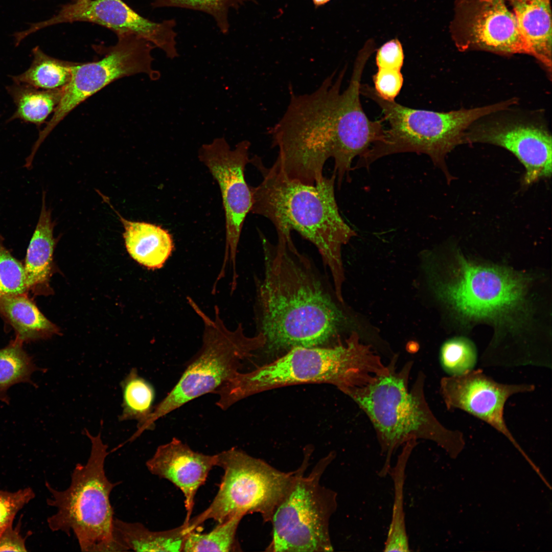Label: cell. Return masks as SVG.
<instances>
[{
	"instance_id": "6da1fadb",
	"label": "cell",
	"mask_w": 552,
	"mask_h": 552,
	"mask_svg": "<svg viewBox=\"0 0 552 552\" xmlns=\"http://www.w3.org/2000/svg\"><path fill=\"white\" fill-rule=\"evenodd\" d=\"M264 273L257 281L255 317L269 355L297 347L334 346L352 318L334 286L293 241L262 237Z\"/></svg>"
},
{
	"instance_id": "7a4b0ae2",
	"label": "cell",
	"mask_w": 552,
	"mask_h": 552,
	"mask_svg": "<svg viewBox=\"0 0 552 552\" xmlns=\"http://www.w3.org/2000/svg\"><path fill=\"white\" fill-rule=\"evenodd\" d=\"M250 163L258 170L262 180L250 187V212L268 219L274 225L278 239L292 240L297 232L318 250L329 269L336 293L343 298L344 273L341 249L356 232L342 219L335 194L336 175L313 185L289 179L271 167H267L255 155Z\"/></svg>"
},
{
	"instance_id": "3957f363",
	"label": "cell",
	"mask_w": 552,
	"mask_h": 552,
	"mask_svg": "<svg viewBox=\"0 0 552 552\" xmlns=\"http://www.w3.org/2000/svg\"><path fill=\"white\" fill-rule=\"evenodd\" d=\"M387 371L372 346L353 331L334 346L294 348L253 371L237 373L218 390V403L226 409L251 395L304 383L331 384L347 395Z\"/></svg>"
},
{
	"instance_id": "277c9868",
	"label": "cell",
	"mask_w": 552,
	"mask_h": 552,
	"mask_svg": "<svg viewBox=\"0 0 552 552\" xmlns=\"http://www.w3.org/2000/svg\"><path fill=\"white\" fill-rule=\"evenodd\" d=\"M396 361L392 360L386 373L348 394L366 414L375 429L385 456L378 473L381 477L389 474L394 452L408 441H431L450 453L456 452L463 444L462 433L445 428L430 409L424 393L423 374H419L409 389L412 363L408 362L397 370Z\"/></svg>"
},
{
	"instance_id": "5b68a950",
	"label": "cell",
	"mask_w": 552,
	"mask_h": 552,
	"mask_svg": "<svg viewBox=\"0 0 552 552\" xmlns=\"http://www.w3.org/2000/svg\"><path fill=\"white\" fill-rule=\"evenodd\" d=\"M346 66L335 71L310 94L290 88L282 118L269 130L278 155L271 166L287 178L313 185L324 178L326 162L334 154L337 106Z\"/></svg>"
},
{
	"instance_id": "8992f818",
	"label": "cell",
	"mask_w": 552,
	"mask_h": 552,
	"mask_svg": "<svg viewBox=\"0 0 552 552\" xmlns=\"http://www.w3.org/2000/svg\"><path fill=\"white\" fill-rule=\"evenodd\" d=\"M360 94L372 100L381 109L389 125L382 138L359 156L354 169L369 168L379 158L391 154L415 152L428 155L444 174L448 183L454 179L446 157L455 147L464 143L466 130L486 116L509 108L505 100L492 105L449 112L416 109L382 99L374 87L361 84Z\"/></svg>"
},
{
	"instance_id": "52a82bcc",
	"label": "cell",
	"mask_w": 552,
	"mask_h": 552,
	"mask_svg": "<svg viewBox=\"0 0 552 552\" xmlns=\"http://www.w3.org/2000/svg\"><path fill=\"white\" fill-rule=\"evenodd\" d=\"M91 450L85 464L78 463L71 474L69 487L56 490L45 482L51 494L47 504L56 512L47 519L53 532L76 537L85 552L121 551L114 536V512L110 501L112 490L120 482L110 481L104 465L109 452L101 434L94 436L85 430Z\"/></svg>"
},
{
	"instance_id": "ba28073f",
	"label": "cell",
	"mask_w": 552,
	"mask_h": 552,
	"mask_svg": "<svg viewBox=\"0 0 552 552\" xmlns=\"http://www.w3.org/2000/svg\"><path fill=\"white\" fill-rule=\"evenodd\" d=\"M454 254L445 274L426 270L437 298L462 320L517 325L515 317L526 308L527 278L501 266L474 263L458 250Z\"/></svg>"
},
{
	"instance_id": "9c48e42d",
	"label": "cell",
	"mask_w": 552,
	"mask_h": 552,
	"mask_svg": "<svg viewBox=\"0 0 552 552\" xmlns=\"http://www.w3.org/2000/svg\"><path fill=\"white\" fill-rule=\"evenodd\" d=\"M189 304L204 325L202 346L171 390L153 410L144 425L152 429L159 419L189 401L219 388L240 372L243 363L260 351L265 343L260 333L247 336L240 323L234 330L227 329L215 307L214 318L207 316L190 297Z\"/></svg>"
},
{
	"instance_id": "30bf717a",
	"label": "cell",
	"mask_w": 552,
	"mask_h": 552,
	"mask_svg": "<svg viewBox=\"0 0 552 552\" xmlns=\"http://www.w3.org/2000/svg\"><path fill=\"white\" fill-rule=\"evenodd\" d=\"M311 453H305L270 522L272 539L266 550L274 552L333 551L330 519L337 508L336 492L323 486L321 478L335 457L330 453L320 459L305 475Z\"/></svg>"
},
{
	"instance_id": "8fae6325",
	"label": "cell",
	"mask_w": 552,
	"mask_h": 552,
	"mask_svg": "<svg viewBox=\"0 0 552 552\" xmlns=\"http://www.w3.org/2000/svg\"><path fill=\"white\" fill-rule=\"evenodd\" d=\"M216 455V466L224 471L219 489L209 507L189 520L191 528L194 531L208 519L219 524L236 515L255 513L264 522H270L295 470L281 471L235 448Z\"/></svg>"
},
{
	"instance_id": "7c38bea8",
	"label": "cell",
	"mask_w": 552,
	"mask_h": 552,
	"mask_svg": "<svg viewBox=\"0 0 552 552\" xmlns=\"http://www.w3.org/2000/svg\"><path fill=\"white\" fill-rule=\"evenodd\" d=\"M118 41L108 47L94 45L101 51V59L77 63L72 69L71 78L64 87L61 99L45 127L39 133L33 146H39L71 111L88 98L114 81L126 76L144 73L151 80L160 78V73L152 68L151 52L156 48L150 42L130 34L117 35Z\"/></svg>"
},
{
	"instance_id": "4fadbf2b",
	"label": "cell",
	"mask_w": 552,
	"mask_h": 552,
	"mask_svg": "<svg viewBox=\"0 0 552 552\" xmlns=\"http://www.w3.org/2000/svg\"><path fill=\"white\" fill-rule=\"evenodd\" d=\"M247 140L238 143L232 150L224 137L203 144L198 152L199 160L208 169L217 181L221 194L225 214V248L221 270L227 260L233 266V277L237 275L236 256L244 220L250 212L252 199L244 171L250 163Z\"/></svg>"
},
{
	"instance_id": "5bb4252c",
	"label": "cell",
	"mask_w": 552,
	"mask_h": 552,
	"mask_svg": "<svg viewBox=\"0 0 552 552\" xmlns=\"http://www.w3.org/2000/svg\"><path fill=\"white\" fill-rule=\"evenodd\" d=\"M88 22L120 34H133L163 50L167 58L179 56L175 19L155 22L144 17L122 0H73L61 6L50 18L30 25L23 31L28 36L41 29L62 23Z\"/></svg>"
},
{
	"instance_id": "9a60e30c",
	"label": "cell",
	"mask_w": 552,
	"mask_h": 552,
	"mask_svg": "<svg viewBox=\"0 0 552 552\" xmlns=\"http://www.w3.org/2000/svg\"><path fill=\"white\" fill-rule=\"evenodd\" d=\"M450 28L462 51L529 54L508 0H456Z\"/></svg>"
},
{
	"instance_id": "2e32d148",
	"label": "cell",
	"mask_w": 552,
	"mask_h": 552,
	"mask_svg": "<svg viewBox=\"0 0 552 552\" xmlns=\"http://www.w3.org/2000/svg\"><path fill=\"white\" fill-rule=\"evenodd\" d=\"M373 49L365 45L355 62L347 89L341 93L337 106L336 135L333 173L338 188L345 177L348 180L354 158L364 154L383 137L382 120L371 121L364 113L360 100V86L366 63Z\"/></svg>"
},
{
	"instance_id": "e0dca14e",
	"label": "cell",
	"mask_w": 552,
	"mask_h": 552,
	"mask_svg": "<svg viewBox=\"0 0 552 552\" xmlns=\"http://www.w3.org/2000/svg\"><path fill=\"white\" fill-rule=\"evenodd\" d=\"M476 143L497 145L512 152L525 168L524 186L551 176V136L542 125L515 120L473 123L464 134V143Z\"/></svg>"
},
{
	"instance_id": "ac0fdd59",
	"label": "cell",
	"mask_w": 552,
	"mask_h": 552,
	"mask_svg": "<svg viewBox=\"0 0 552 552\" xmlns=\"http://www.w3.org/2000/svg\"><path fill=\"white\" fill-rule=\"evenodd\" d=\"M531 384L497 382L480 369L443 378L440 390L447 408L461 409L483 421L518 446L504 419L505 402L512 395L533 392Z\"/></svg>"
},
{
	"instance_id": "d6986e66",
	"label": "cell",
	"mask_w": 552,
	"mask_h": 552,
	"mask_svg": "<svg viewBox=\"0 0 552 552\" xmlns=\"http://www.w3.org/2000/svg\"><path fill=\"white\" fill-rule=\"evenodd\" d=\"M216 465V454L210 455L194 451L175 438L158 446L146 462L150 473L169 480L182 492L187 511L184 522L186 523L190 520L197 490Z\"/></svg>"
},
{
	"instance_id": "ffe728a7",
	"label": "cell",
	"mask_w": 552,
	"mask_h": 552,
	"mask_svg": "<svg viewBox=\"0 0 552 552\" xmlns=\"http://www.w3.org/2000/svg\"><path fill=\"white\" fill-rule=\"evenodd\" d=\"M42 192L39 217L27 248L24 268L28 291L35 294L50 293L49 281L53 268V252L58 241L54 236L55 222Z\"/></svg>"
},
{
	"instance_id": "44dd1931",
	"label": "cell",
	"mask_w": 552,
	"mask_h": 552,
	"mask_svg": "<svg viewBox=\"0 0 552 552\" xmlns=\"http://www.w3.org/2000/svg\"><path fill=\"white\" fill-rule=\"evenodd\" d=\"M530 55L551 72L550 0H508Z\"/></svg>"
},
{
	"instance_id": "7402d4cb",
	"label": "cell",
	"mask_w": 552,
	"mask_h": 552,
	"mask_svg": "<svg viewBox=\"0 0 552 552\" xmlns=\"http://www.w3.org/2000/svg\"><path fill=\"white\" fill-rule=\"evenodd\" d=\"M104 200L123 225L125 246L130 256L149 269L162 268L174 248L172 237L168 231L154 224L126 219L114 209L106 197Z\"/></svg>"
},
{
	"instance_id": "603a6c76",
	"label": "cell",
	"mask_w": 552,
	"mask_h": 552,
	"mask_svg": "<svg viewBox=\"0 0 552 552\" xmlns=\"http://www.w3.org/2000/svg\"><path fill=\"white\" fill-rule=\"evenodd\" d=\"M192 532L188 523L164 531H152L140 522L115 518L114 538L122 551H181L186 538Z\"/></svg>"
},
{
	"instance_id": "cb8c5ba5",
	"label": "cell",
	"mask_w": 552,
	"mask_h": 552,
	"mask_svg": "<svg viewBox=\"0 0 552 552\" xmlns=\"http://www.w3.org/2000/svg\"><path fill=\"white\" fill-rule=\"evenodd\" d=\"M0 314L22 342L44 339L59 332L26 294L0 296Z\"/></svg>"
},
{
	"instance_id": "d4e9b609",
	"label": "cell",
	"mask_w": 552,
	"mask_h": 552,
	"mask_svg": "<svg viewBox=\"0 0 552 552\" xmlns=\"http://www.w3.org/2000/svg\"><path fill=\"white\" fill-rule=\"evenodd\" d=\"M417 442L410 441L403 445L395 465L392 467L388 474L393 481L394 497L391 521L384 543V551H410L404 507V489L407 464Z\"/></svg>"
},
{
	"instance_id": "484cf974",
	"label": "cell",
	"mask_w": 552,
	"mask_h": 552,
	"mask_svg": "<svg viewBox=\"0 0 552 552\" xmlns=\"http://www.w3.org/2000/svg\"><path fill=\"white\" fill-rule=\"evenodd\" d=\"M63 88L44 90L14 82L7 87L16 106L9 121L19 119L39 127L58 105Z\"/></svg>"
},
{
	"instance_id": "4316f807",
	"label": "cell",
	"mask_w": 552,
	"mask_h": 552,
	"mask_svg": "<svg viewBox=\"0 0 552 552\" xmlns=\"http://www.w3.org/2000/svg\"><path fill=\"white\" fill-rule=\"evenodd\" d=\"M32 55L33 60L29 68L12 77L14 83L44 90L63 88L68 83L76 62L49 56L38 46L33 49Z\"/></svg>"
},
{
	"instance_id": "83f0119b",
	"label": "cell",
	"mask_w": 552,
	"mask_h": 552,
	"mask_svg": "<svg viewBox=\"0 0 552 552\" xmlns=\"http://www.w3.org/2000/svg\"><path fill=\"white\" fill-rule=\"evenodd\" d=\"M22 343L16 338L0 349V401L7 404L10 401L7 394L10 387L19 383L34 385L31 376L39 370Z\"/></svg>"
},
{
	"instance_id": "f1b7e54d",
	"label": "cell",
	"mask_w": 552,
	"mask_h": 552,
	"mask_svg": "<svg viewBox=\"0 0 552 552\" xmlns=\"http://www.w3.org/2000/svg\"><path fill=\"white\" fill-rule=\"evenodd\" d=\"M123 403L120 421L135 420L139 431L153 410L155 392L152 385L131 369L121 382Z\"/></svg>"
},
{
	"instance_id": "f546056e",
	"label": "cell",
	"mask_w": 552,
	"mask_h": 552,
	"mask_svg": "<svg viewBox=\"0 0 552 552\" xmlns=\"http://www.w3.org/2000/svg\"><path fill=\"white\" fill-rule=\"evenodd\" d=\"M242 516L236 515L219 523L208 533L192 531L188 533L182 550L187 552L221 551L233 550L237 530Z\"/></svg>"
},
{
	"instance_id": "4dcf8cb0",
	"label": "cell",
	"mask_w": 552,
	"mask_h": 552,
	"mask_svg": "<svg viewBox=\"0 0 552 552\" xmlns=\"http://www.w3.org/2000/svg\"><path fill=\"white\" fill-rule=\"evenodd\" d=\"M477 361L475 344L463 336L445 341L440 349V361L443 370L449 376H458L474 369Z\"/></svg>"
},
{
	"instance_id": "1f68e13d",
	"label": "cell",
	"mask_w": 552,
	"mask_h": 552,
	"mask_svg": "<svg viewBox=\"0 0 552 552\" xmlns=\"http://www.w3.org/2000/svg\"><path fill=\"white\" fill-rule=\"evenodd\" d=\"M253 0H154L153 8L175 7L200 11L212 16L221 33L229 32V11L238 10L245 3Z\"/></svg>"
},
{
	"instance_id": "d6a6232c",
	"label": "cell",
	"mask_w": 552,
	"mask_h": 552,
	"mask_svg": "<svg viewBox=\"0 0 552 552\" xmlns=\"http://www.w3.org/2000/svg\"><path fill=\"white\" fill-rule=\"evenodd\" d=\"M4 240L0 234V296L26 294L24 265L12 256Z\"/></svg>"
},
{
	"instance_id": "836d02e7",
	"label": "cell",
	"mask_w": 552,
	"mask_h": 552,
	"mask_svg": "<svg viewBox=\"0 0 552 552\" xmlns=\"http://www.w3.org/2000/svg\"><path fill=\"white\" fill-rule=\"evenodd\" d=\"M33 490L27 487L14 492L0 490V535L12 526L18 512L35 497Z\"/></svg>"
},
{
	"instance_id": "e575fe53",
	"label": "cell",
	"mask_w": 552,
	"mask_h": 552,
	"mask_svg": "<svg viewBox=\"0 0 552 552\" xmlns=\"http://www.w3.org/2000/svg\"><path fill=\"white\" fill-rule=\"evenodd\" d=\"M374 89L382 99L387 101H395L399 94L403 83V77L401 71L378 68L373 76Z\"/></svg>"
},
{
	"instance_id": "d590c367",
	"label": "cell",
	"mask_w": 552,
	"mask_h": 552,
	"mask_svg": "<svg viewBox=\"0 0 552 552\" xmlns=\"http://www.w3.org/2000/svg\"><path fill=\"white\" fill-rule=\"evenodd\" d=\"M404 58L402 45L398 39H394L386 42L377 50L376 63L378 68L401 71Z\"/></svg>"
},
{
	"instance_id": "8d00e7d4",
	"label": "cell",
	"mask_w": 552,
	"mask_h": 552,
	"mask_svg": "<svg viewBox=\"0 0 552 552\" xmlns=\"http://www.w3.org/2000/svg\"><path fill=\"white\" fill-rule=\"evenodd\" d=\"M20 523L6 529L0 535V551H27L26 539L20 534Z\"/></svg>"
},
{
	"instance_id": "74e56055",
	"label": "cell",
	"mask_w": 552,
	"mask_h": 552,
	"mask_svg": "<svg viewBox=\"0 0 552 552\" xmlns=\"http://www.w3.org/2000/svg\"><path fill=\"white\" fill-rule=\"evenodd\" d=\"M330 0H312L314 4L317 6L325 4L328 2Z\"/></svg>"
}]
</instances>
